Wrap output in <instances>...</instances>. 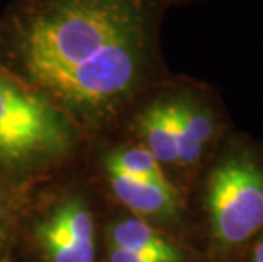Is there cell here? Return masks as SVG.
I'll list each match as a JSON object with an SVG mask.
<instances>
[{"mask_svg":"<svg viewBox=\"0 0 263 262\" xmlns=\"http://www.w3.org/2000/svg\"><path fill=\"white\" fill-rule=\"evenodd\" d=\"M161 87L177 140V174H200L221 142L234 130L231 118L219 96L202 82L168 75Z\"/></svg>","mask_w":263,"mask_h":262,"instance_id":"277c9868","label":"cell"},{"mask_svg":"<svg viewBox=\"0 0 263 262\" xmlns=\"http://www.w3.org/2000/svg\"><path fill=\"white\" fill-rule=\"evenodd\" d=\"M105 169L107 174H121L153 182H170L156 159L133 138L110 148V152L105 155Z\"/></svg>","mask_w":263,"mask_h":262,"instance_id":"ba28073f","label":"cell"},{"mask_svg":"<svg viewBox=\"0 0 263 262\" xmlns=\"http://www.w3.org/2000/svg\"><path fill=\"white\" fill-rule=\"evenodd\" d=\"M190 2H199V0H168L170 7H173V5H183V4H190Z\"/></svg>","mask_w":263,"mask_h":262,"instance_id":"8fae6325","label":"cell"},{"mask_svg":"<svg viewBox=\"0 0 263 262\" xmlns=\"http://www.w3.org/2000/svg\"><path fill=\"white\" fill-rule=\"evenodd\" d=\"M109 262H168V260L156 259V257H148V255L134 254V252H129V250L112 247V250H110Z\"/></svg>","mask_w":263,"mask_h":262,"instance_id":"9c48e42d","label":"cell"},{"mask_svg":"<svg viewBox=\"0 0 263 262\" xmlns=\"http://www.w3.org/2000/svg\"><path fill=\"white\" fill-rule=\"evenodd\" d=\"M236 262H263V232L246 247Z\"/></svg>","mask_w":263,"mask_h":262,"instance_id":"30bf717a","label":"cell"},{"mask_svg":"<svg viewBox=\"0 0 263 262\" xmlns=\"http://www.w3.org/2000/svg\"><path fill=\"white\" fill-rule=\"evenodd\" d=\"M109 177L116 198L134 216L149 221L161 232H165L163 226H177L182 221L183 196L173 184L134 179L121 174H109Z\"/></svg>","mask_w":263,"mask_h":262,"instance_id":"8992f818","label":"cell"},{"mask_svg":"<svg viewBox=\"0 0 263 262\" xmlns=\"http://www.w3.org/2000/svg\"><path fill=\"white\" fill-rule=\"evenodd\" d=\"M200 177L207 254L236 262L263 232V142L233 130Z\"/></svg>","mask_w":263,"mask_h":262,"instance_id":"7a4b0ae2","label":"cell"},{"mask_svg":"<svg viewBox=\"0 0 263 262\" xmlns=\"http://www.w3.org/2000/svg\"><path fill=\"white\" fill-rule=\"evenodd\" d=\"M48 262H93L95 240L90 211L80 199L60 204L37 228Z\"/></svg>","mask_w":263,"mask_h":262,"instance_id":"5b68a950","label":"cell"},{"mask_svg":"<svg viewBox=\"0 0 263 262\" xmlns=\"http://www.w3.org/2000/svg\"><path fill=\"white\" fill-rule=\"evenodd\" d=\"M82 130L54 102L0 65V162L27 167L63 159Z\"/></svg>","mask_w":263,"mask_h":262,"instance_id":"3957f363","label":"cell"},{"mask_svg":"<svg viewBox=\"0 0 263 262\" xmlns=\"http://www.w3.org/2000/svg\"><path fill=\"white\" fill-rule=\"evenodd\" d=\"M110 238L114 247L134 254L168 262H194V255L185 247H182L180 242L151 225L149 221L134 215L117 221L110 232Z\"/></svg>","mask_w":263,"mask_h":262,"instance_id":"52a82bcc","label":"cell"},{"mask_svg":"<svg viewBox=\"0 0 263 262\" xmlns=\"http://www.w3.org/2000/svg\"><path fill=\"white\" fill-rule=\"evenodd\" d=\"M2 223H4V216H2V206H0V232H2Z\"/></svg>","mask_w":263,"mask_h":262,"instance_id":"7c38bea8","label":"cell"},{"mask_svg":"<svg viewBox=\"0 0 263 262\" xmlns=\"http://www.w3.org/2000/svg\"><path fill=\"white\" fill-rule=\"evenodd\" d=\"M168 0H10L0 10V65L83 131L109 125L168 77Z\"/></svg>","mask_w":263,"mask_h":262,"instance_id":"6da1fadb","label":"cell"}]
</instances>
